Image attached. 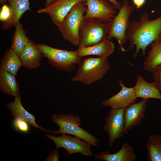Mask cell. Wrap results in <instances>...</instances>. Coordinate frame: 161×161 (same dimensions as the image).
<instances>
[{
  "label": "cell",
  "instance_id": "obj_1",
  "mask_svg": "<svg viewBox=\"0 0 161 161\" xmlns=\"http://www.w3.org/2000/svg\"><path fill=\"white\" fill-rule=\"evenodd\" d=\"M149 16L147 11L141 13L139 21L134 20L131 22L126 32V38L130 43L129 49L135 47L133 55L134 59L138 56L140 50L142 51V56H145L147 47L154 41L159 39L161 34V16L154 20L150 19Z\"/></svg>",
  "mask_w": 161,
  "mask_h": 161
},
{
  "label": "cell",
  "instance_id": "obj_2",
  "mask_svg": "<svg viewBox=\"0 0 161 161\" xmlns=\"http://www.w3.org/2000/svg\"><path fill=\"white\" fill-rule=\"evenodd\" d=\"M110 69V65L107 58H88L80 62L75 74L71 80L91 85L102 79Z\"/></svg>",
  "mask_w": 161,
  "mask_h": 161
},
{
  "label": "cell",
  "instance_id": "obj_3",
  "mask_svg": "<svg viewBox=\"0 0 161 161\" xmlns=\"http://www.w3.org/2000/svg\"><path fill=\"white\" fill-rule=\"evenodd\" d=\"M51 118L59 127L58 130L52 131L53 135L70 134L80 138L91 146L97 147L99 145V141L96 137L80 126L81 121L78 116L72 114H54L51 116Z\"/></svg>",
  "mask_w": 161,
  "mask_h": 161
},
{
  "label": "cell",
  "instance_id": "obj_4",
  "mask_svg": "<svg viewBox=\"0 0 161 161\" xmlns=\"http://www.w3.org/2000/svg\"><path fill=\"white\" fill-rule=\"evenodd\" d=\"M37 47L47 58L51 66L69 73L78 64L81 57L76 51H68L53 48L44 44H37Z\"/></svg>",
  "mask_w": 161,
  "mask_h": 161
},
{
  "label": "cell",
  "instance_id": "obj_5",
  "mask_svg": "<svg viewBox=\"0 0 161 161\" xmlns=\"http://www.w3.org/2000/svg\"><path fill=\"white\" fill-rule=\"evenodd\" d=\"M135 8L134 5H130L127 0H124L118 13L108 23L107 39L111 40L113 38L116 39L119 44L118 49L122 52L126 51L123 47L127 41L126 33L131 23L130 16Z\"/></svg>",
  "mask_w": 161,
  "mask_h": 161
},
{
  "label": "cell",
  "instance_id": "obj_6",
  "mask_svg": "<svg viewBox=\"0 0 161 161\" xmlns=\"http://www.w3.org/2000/svg\"><path fill=\"white\" fill-rule=\"evenodd\" d=\"M86 10L84 3L76 4L58 26L63 38L76 46L79 45V30Z\"/></svg>",
  "mask_w": 161,
  "mask_h": 161
},
{
  "label": "cell",
  "instance_id": "obj_7",
  "mask_svg": "<svg viewBox=\"0 0 161 161\" xmlns=\"http://www.w3.org/2000/svg\"><path fill=\"white\" fill-rule=\"evenodd\" d=\"M108 29V23L97 19L83 20L79 31V46L90 47L107 39Z\"/></svg>",
  "mask_w": 161,
  "mask_h": 161
},
{
  "label": "cell",
  "instance_id": "obj_8",
  "mask_svg": "<svg viewBox=\"0 0 161 161\" xmlns=\"http://www.w3.org/2000/svg\"><path fill=\"white\" fill-rule=\"evenodd\" d=\"M45 135L53 142L57 149L62 148L66 150L68 152V156L76 153L86 156L91 157L93 155L91 145L78 137L66 134H61L59 137L48 134Z\"/></svg>",
  "mask_w": 161,
  "mask_h": 161
},
{
  "label": "cell",
  "instance_id": "obj_9",
  "mask_svg": "<svg viewBox=\"0 0 161 161\" xmlns=\"http://www.w3.org/2000/svg\"><path fill=\"white\" fill-rule=\"evenodd\" d=\"M125 108H111L107 116L105 118L106 122L103 129L109 137V145L112 147L115 141L124 136Z\"/></svg>",
  "mask_w": 161,
  "mask_h": 161
},
{
  "label": "cell",
  "instance_id": "obj_10",
  "mask_svg": "<svg viewBox=\"0 0 161 161\" xmlns=\"http://www.w3.org/2000/svg\"><path fill=\"white\" fill-rule=\"evenodd\" d=\"M86 11L83 20L96 18L107 23L117 14L114 7L108 0H86Z\"/></svg>",
  "mask_w": 161,
  "mask_h": 161
},
{
  "label": "cell",
  "instance_id": "obj_11",
  "mask_svg": "<svg viewBox=\"0 0 161 161\" xmlns=\"http://www.w3.org/2000/svg\"><path fill=\"white\" fill-rule=\"evenodd\" d=\"M86 1V0H56L52 4L39 9L37 13L47 14L58 27L75 4L79 3L84 4Z\"/></svg>",
  "mask_w": 161,
  "mask_h": 161
},
{
  "label": "cell",
  "instance_id": "obj_12",
  "mask_svg": "<svg viewBox=\"0 0 161 161\" xmlns=\"http://www.w3.org/2000/svg\"><path fill=\"white\" fill-rule=\"evenodd\" d=\"M120 86L121 87L120 91L110 98L103 101V106L110 107L112 109L125 108L136 101L133 87L125 86L122 80H118Z\"/></svg>",
  "mask_w": 161,
  "mask_h": 161
},
{
  "label": "cell",
  "instance_id": "obj_13",
  "mask_svg": "<svg viewBox=\"0 0 161 161\" xmlns=\"http://www.w3.org/2000/svg\"><path fill=\"white\" fill-rule=\"evenodd\" d=\"M148 99H143L140 102L134 103L125 108L124 131H129L133 127L140 125L145 115Z\"/></svg>",
  "mask_w": 161,
  "mask_h": 161
},
{
  "label": "cell",
  "instance_id": "obj_14",
  "mask_svg": "<svg viewBox=\"0 0 161 161\" xmlns=\"http://www.w3.org/2000/svg\"><path fill=\"white\" fill-rule=\"evenodd\" d=\"M94 156L96 159L103 161H134L137 158L133 148L127 142L123 143L119 151L115 153L102 151Z\"/></svg>",
  "mask_w": 161,
  "mask_h": 161
},
{
  "label": "cell",
  "instance_id": "obj_15",
  "mask_svg": "<svg viewBox=\"0 0 161 161\" xmlns=\"http://www.w3.org/2000/svg\"><path fill=\"white\" fill-rule=\"evenodd\" d=\"M20 56L23 66L31 70L39 67L41 61L44 56L36 44L30 40Z\"/></svg>",
  "mask_w": 161,
  "mask_h": 161
},
{
  "label": "cell",
  "instance_id": "obj_16",
  "mask_svg": "<svg viewBox=\"0 0 161 161\" xmlns=\"http://www.w3.org/2000/svg\"><path fill=\"white\" fill-rule=\"evenodd\" d=\"M115 49V45L113 42L106 39L98 44L90 47L79 46L76 51L81 58L95 55L107 58L114 52Z\"/></svg>",
  "mask_w": 161,
  "mask_h": 161
},
{
  "label": "cell",
  "instance_id": "obj_17",
  "mask_svg": "<svg viewBox=\"0 0 161 161\" xmlns=\"http://www.w3.org/2000/svg\"><path fill=\"white\" fill-rule=\"evenodd\" d=\"M133 89L137 98L145 99L154 98L161 100L160 90L153 82H147L141 75L137 76L136 83Z\"/></svg>",
  "mask_w": 161,
  "mask_h": 161
},
{
  "label": "cell",
  "instance_id": "obj_18",
  "mask_svg": "<svg viewBox=\"0 0 161 161\" xmlns=\"http://www.w3.org/2000/svg\"><path fill=\"white\" fill-rule=\"evenodd\" d=\"M11 14L10 19L2 25L3 30L15 26L23 14L30 10L29 0H8Z\"/></svg>",
  "mask_w": 161,
  "mask_h": 161
},
{
  "label": "cell",
  "instance_id": "obj_19",
  "mask_svg": "<svg viewBox=\"0 0 161 161\" xmlns=\"http://www.w3.org/2000/svg\"><path fill=\"white\" fill-rule=\"evenodd\" d=\"M7 106L10 111L12 115L15 118H21L37 130L41 129L48 132L52 131L42 128L36 123L34 115L27 111L22 106L20 95L15 97L14 101L9 103Z\"/></svg>",
  "mask_w": 161,
  "mask_h": 161
},
{
  "label": "cell",
  "instance_id": "obj_20",
  "mask_svg": "<svg viewBox=\"0 0 161 161\" xmlns=\"http://www.w3.org/2000/svg\"><path fill=\"white\" fill-rule=\"evenodd\" d=\"M161 65V41L157 39L151 44V49L144 63V69L153 73Z\"/></svg>",
  "mask_w": 161,
  "mask_h": 161
},
{
  "label": "cell",
  "instance_id": "obj_21",
  "mask_svg": "<svg viewBox=\"0 0 161 161\" xmlns=\"http://www.w3.org/2000/svg\"><path fill=\"white\" fill-rule=\"evenodd\" d=\"M22 66L20 56L11 49H7L1 60L0 69L16 76Z\"/></svg>",
  "mask_w": 161,
  "mask_h": 161
},
{
  "label": "cell",
  "instance_id": "obj_22",
  "mask_svg": "<svg viewBox=\"0 0 161 161\" xmlns=\"http://www.w3.org/2000/svg\"><path fill=\"white\" fill-rule=\"evenodd\" d=\"M15 76L0 69V90L3 93L14 97L20 95L19 86Z\"/></svg>",
  "mask_w": 161,
  "mask_h": 161
},
{
  "label": "cell",
  "instance_id": "obj_23",
  "mask_svg": "<svg viewBox=\"0 0 161 161\" xmlns=\"http://www.w3.org/2000/svg\"><path fill=\"white\" fill-rule=\"evenodd\" d=\"M15 27L10 49L20 56L30 39L27 36L23 25L19 21Z\"/></svg>",
  "mask_w": 161,
  "mask_h": 161
},
{
  "label": "cell",
  "instance_id": "obj_24",
  "mask_svg": "<svg viewBox=\"0 0 161 161\" xmlns=\"http://www.w3.org/2000/svg\"><path fill=\"white\" fill-rule=\"evenodd\" d=\"M148 161H161V136L153 134L150 136L146 146Z\"/></svg>",
  "mask_w": 161,
  "mask_h": 161
},
{
  "label": "cell",
  "instance_id": "obj_25",
  "mask_svg": "<svg viewBox=\"0 0 161 161\" xmlns=\"http://www.w3.org/2000/svg\"><path fill=\"white\" fill-rule=\"evenodd\" d=\"M29 123L24 120L20 117L15 118L12 125L13 127L17 131L24 133H27L30 131Z\"/></svg>",
  "mask_w": 161,
  "mask_h": 161
},
{
  "label": "cell",
  "instance_id": "obj_26",
  "mask_svg": "<svg viewBox=\"0 0 161 161\" xmlns=\"http://www.w3.org/2000/svg\"><path fill=\"white\" fill-rule=\"evenodd\" d=\"M11 14V9L9 6L6 4L3 5L0 9V20L5 23L10 18Z\"/></svg>",
  "mask_w": 161,
  "mask_h": 161
},
{
  "label": "cell",
  "instance_id": "obj_27",
  "mask_svg": "<svg viewBox=\"0 0 161 161\" xmlns=\"http://www.w3.org/2000/svg\"><path fill=\"white\" fill-rule=\"evenodd\" d=\"M153 83L161 90V65L158 67L153 73Z\"/></svg>",
  "mask_w": 161,
  "mask_h": 161
},
{
  "label": "cell",
  "instance_id": "obj_28",
  "mask_svg": "<svg viewBox=\"0 0 161 161\" xmlns=\"http://www.w3.org/2000/svg\"><path fill=\"white\" fill-rule=\"evenodd\" d=\"M60 156L56 150L53 151L48 156L45 161H59Z\"/></svg>",
  "mask_w": 161,
  "mask_h": 161
},
{
  "label": "cell",
  "instance_id": "obj_29",
  "mask_svg": "<svg viewBox=\"0 0 161 161\" xmlns=\"http://www.w3.org/2000/svg\"><path fill=\"white\" fill-rule=\"evenodd\" d=\"M132 1L136 9L138 10L145 4L146 0H132Z\"/></svg>",
  "mask_w": 161,
  "mask_h": 161
},
{
  "label": "cell",
  "instance_id": "obj_30",
  "mask_svg": "<svg viewBox=\"0 0 161 161\" xmlns=\"http://www.w3.org/2000/svg\"><path fill=\"white\" fill-rule=\"evenodd\" d=\"M116 9L119 10L121 6V4L116 0H108Z\"/></svg>",
  "mask_w": 161,
  "mask_h": 161
},
{
  "label": "cell",
  "instance_id": "obj_31",
  "mask_svg": "<svg viewBox=\"0 0 161 161\" xmlns=\"http://www.w3.org/2000/svg\"><path fill=\"white\" fill-rule=\"evenodd\" d=\"M56 0H46L45 5L46 6H47L50 5L54 3Z\"/></svg>",
  "mask_w": 161,
  "mask_h": 161
},
{
  "label": "cell",
  "instance_id": "obj_32",
  "mask_svg": "<svg viewBox=\"0 0 161 161\" xmlns=\"http://www.w3.org/2000/svg\"><path fill=\"white\" fill-rule=\"evenodd\" d=\"M8 0H0V3L1 4H5Z\"/></svg>",
  "mask_w": 161,
  "mask_h": 161
},
{
  "label": "cell",
  "instance_id": "obj_33",
  "mask_svg": "<svg viewBox=\"0 0 161 161\" xmlns=\"http://www.w3.org/2000/svg\"><path fill=\"white\" fill-rule=\"evenodd\" d=\"M159 39H160V40L161 41V34L160 36Z\"/></svg>",
  "mask_w": 161,
  "mask_h": 161
}]
</instances>
